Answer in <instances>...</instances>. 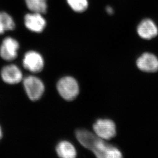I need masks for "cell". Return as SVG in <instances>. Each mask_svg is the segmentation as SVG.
<instances>
[{"label": "cell", "mask_w": 158, "mask_h": 158, "mask_svg": "<svg viewBox=\"0 0 158 158\" xmlns=\"http://www.w3.org/2000/svg\"><path fill=\"white\" fill-rule=\"evenodd\" d=\"M106 11L107 13L110 15H113V12H114L113 8L111 6H107L106 8Z\"/></svg>", "instance_id": "9a60e30c"}, {"label": "cell", "mask_w": 158, "mask_h": 158, "mask_svg": "<svg viewBox=\"0 0 158 158\" xmlns=\"http://www.w3.org/2000/svg\"><path fill=\"white\" fill-rule=\"evenodd\" d=\"M137 31L141 38L149 40L158 35V27L152 19H145L138 25Z\"/></svg>", "instance_id": "9c48e42d"}, {"label": "cell", "mask_w": 158, "mask_h": 158, "mask_svg": "<svg viewBox=\"0 0 158 158\" xmlns=\"http://www.w3.org/2000/svg\"><path fill=\"white\" fill-rule=\"evenodd\" d=\"M67 2L74 11L78 13L85 11L88 8V0H67Z\"/></svg>", "instance_id": "5bb4252c"}, {"label": "cell", "mask_w": 158, "mask_h": 158, "mask_svg": "<svg viewBox=\"0 0 158 158\" xmlns=\"http://www.w3.org/2000/svg\"><path fill=\"white\" fill-rule=\"evenodd\" d=\"M80 142L84 148L93 152L96 157L99 158H120L122 155L119 149L108 144L104 140L95 134L86 131L81 136Z\"/></svg>", "instance_id": "6da1fadb"}, {"label": "cell", "mask_w": 158, "mask_h": 158, "mask_svg": "<svg viewBox=\"0 0 158 158\" xmlns=\"http://www.w3.org/2000/svg\"><path fill=\"white\" fill-rule=\"evenodd\" d=\"M93 129L95 134L104 140H110L116 135V127L111 120H98L93 125Z\"/></svg>", "instance_id": "277c9868"}, {"label": "cell", "mask_w": 158, "mask_h": 158, "mask_svg": "<svg viewBox=\"0 0 158 158\" xmlns=\"http://www.w3.org/2000/svg\"><path fill=\"white\" fill-rule=\"evenodd\" d=\"M57 88L60 96L67 101L75 99L79 93L78 82L70 76H66L60 79L57 83Z\"/></svg>", "instance_id": "7a4b0ae2"}, {"label": "cell", "mask_w": 158, "mask_h": 158, "mask_svg": "<svg viewBox=\"0 0 158 158\" xmlns=\"http://www.w3.org/2000/svg\"><path fill=\"white\" fill-rule=\"evenodd\" d=\"M26 5L32 12L45 14L47 9V0H25Z\"/></svg>", "instance_id": "4fadbf2b"}, {"label": "cell", "mask_w": 158, "mask_h": 158, "mask_svg": "<svg viewBox=\"0 0 158 158\" xmlns=\"http://www.w3.org/2000/svg\"><path fill=\"white\" fill-rule=\"evenodd\" d=\"M19 48V43L15 39L6 37L0 46V56L6 61H12L18 56Z\"/></svg>", "instance_id": "5b68a950"}, {"label": "cell", "mask_w": 158, "mask_h": 158, "mask_svg": "<svg viewBox=\"0 0 158 158\" xmlns=\"http://www.w3.org/2000/svg\"><path fill=\"white\" fill-rule=\"evenodd\" d=\"M23 66L32 73H39L43 70L44 61L42 55L35 51H29L25 54Z\"/></svg>", "instance_id": "8992f818"}, {"label": "cell", "mask_w": 158, "mask_h": 158, "mask_svg": "<svg viewBox=\"0 0 158 158\" xmlns=\"http://www.w3.org/2000/svg\"><path fill=\"white\" fill-rule=\"evenodd\" d=\"M137 65L142 71L154 73L158 71V58L153 54L145 52L138 58Z\"/></svg>", "instance_id": "30bf717a"}, {"label": "cell", "mask_w": 158, "mask_h": 158, "mask_svg": "<svg viewBox=\"0 0 158 158\" xmlns=\"http://www.w3.org/2000/svg\"><path fill=\"white\" fill-rule=\"evenodd\" d=\"M1 76L3 81L8 85H16L23 80L22 72L15 64H8L2 68Z\"/></svg>", "instance_id": "ba28073f"}, {"label": "cell", "mask_w": 158, "mask_h": 158, "mask_svg": "<svg viewBox=\"0 0 158 158\" xmlns=\"http://www.w3.org/2000/svg\"><path fill=\"white\" fill-rule=\"evenodd\" d=\"M23 86L27 96L32 101H37L42 97L45 87L40 78L34 76H29L23 80Z\"/></svg>", "instance_id": "3957f363"}, {"label": "cell", "mask_w": 158, "mask_h": 158, "mask_svg": "<svg viewBox=\"0 0 158 158\" xmlns=\"http://www.w3.org/2000/svg\"><path fill=\"white\" fill-rule=\"evenodd\" d=\"M56 152L59 157L63 158H74L76 157V149L72 143L63 141L58 143L56 147Z\"/></svg>", "instance_id": "8fae6325"}, {"label": "cell", "mask_w": 158, "mask_h": 158, "mask_svg": "<svg viewBox=\"0 0 158 158\" xmlns=\"http://www.w3.org/2000/svg\"><path fill=\"white\" fill-rule=\"evenodd\" d=\"M42 14L36 12L27 14L24 17V24L29 30L36 33L43 32L46 26V21Z\"/></svg>", "instance_id": "52a82bcc"}, {"label": "cell", "mask_w": 158, "mask_h": 158, "mask_svg": "<svg viewBox=\"0 0 158 158\" xmlns=\"http://www.w3.org/2000/svg\"><path fill=\"white\" fill-rule=\"evenodd\" d=\"M3 137V131H2V129L0 125V140H1Z\"/></svg>", "instance_id": "2e32d148"}, {"label": "cell", "mask_w": 158, "mask_h": 158, "mask_svg": "<svg viewBox=\"0 0 158 158\" xmlns=\"http://www.w3.org/2000/svg\"><path fill=\"white\" fill-rule=\"evenodd\" d=\"M15 27V23L11 15L5 12H0V35L14 30Z\"/></svg>", "instance_id": "7c38bea8"}]
</instances>
